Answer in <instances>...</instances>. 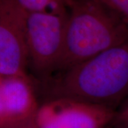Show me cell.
<instances>
[{
	"mask_svg": "<svg viewBox=\"0 0 128 128\" xmlns=\"http://www.w3.org/2000/svg\"><path fill=\"white\" fill-rule=\"evenodd\" d=\"M35 87L42 102L68 98L116 110L128 96V42L35 82Z\"/></svg>",
	"mask_w": 128,
	"mask_h": 128,
	"instance_id": "1",
	"label": "cell"
},
{
	"mask_svg": "<svg viewBox=\"0 0 128 128\" xmlns=\"http://www.w3.org/2000/svg\"><path fill=\"white\" fill-rule=\"evenodd\" d=\"M66 4L64 48L52 76L128 42V25L97 0H66Z\"/></svg>",
	"mask_w": 128,
	"mask_h": 128,
	"instance_id": "2",
	"label": "cell"
},
{
	"mask_svg": "<svg viewBox=\"0 0 128 128\" xmlns=\"http://www.w3.org/2000/svg\"><path fill=\"white\" fill-rule=\"evenodd\" d=\"M67 7L27 13L26 43L28 67L34 82L48 80L62 54L67 22Z\"/></svg>",
	"mask_w": 128,
	"mask_h": 128,
	"instance_id": "3",
	"label": "cell"
},
{
	"mask_svg": "<svg viewBox=\"0 0 128 128\" xmlns=\"http://www.w3.org/2000/svg\"><path fill=\"white\" fill-rule=\"evenodd\" d=\"M26 18L14 0H0V77L28 76Z\"/></svg>",
	"mask_w": 128,
	"mask_h": 128,
	"instance_id": "4",
	"label": "cell"
},
{
	"mask_svg": "<svg viewBox=\"0 0 128 128\" xmlns=\"http://www.w3.org/2000/svg\"><path fill=\"white\" fill-rule=\"evenodd\" d=\"M115 110L68 98L40 103L36 128H110Z\"/></svg>",
	"mask_w": 128,
	"mask_h": 128,
	"instance_id": "5",
	"label": "cell"
},
{
	"mask_svg": "<svg viewBox=\"0 0 128 128\" xmlns=\"http://www.w3.org/2000/svg\"><path fill=\"white\" fill-rule=\"evenodd\" d=\"M29 76L0 77V128L35 125L40 103Z\"/></svg>",
	"mask_w": 128,
	"mask_h": 128,
	"instance_id": "6",
	"label": "cell"
},
{
	"mask_svg": "<svg viewBox=\"0 0 128 128\" xmlns=\"http://www.w3.org/2000/svg\"><path fill=\"white\" fill-rule=\"evenodd\" d=\"M27 13L45 12L66 6V0H14Z\"/></svg>",
	"mask_w": 128,
	"mask_h": 128,
	"instance_id": "7",
	"label": "cell"
},
{
	"mask_svg": "<svg viewBox=\"0 0 128 128\" xmlns=\"http://www.w3.org/2000/svg\"><path fill=\"white\" fill-rule=\"evenodd\" d=\"M128 26V0H97Z\"/></svg>",
	"mask_w": 128,
	"mask_h": 128,
	"instance_id": "8",
	"label": "cell"
},
{
	"mask_svg": "<svg viewBox=\"0 0 128 128\" xmlns=\"http://www.w3.org/2000/svg\"><path fill=\"white\" fill-rule=\"evenodd\" d=\"M110 128H128V96L115 110Z\"/></svg>",
	"mask_w": 128,
	"mask_h": 128,
	"instance_id": "9",
	"label": "cell"
},
{
	"mask_svg": "<svg viewBox=\"0 0 128 128\" xmlns=\"http://www.w3.org/2000/svg\"><path fill=\"white\" fill-rule=\"evenodd\" d=\"M36 128V126H35V125H32V126H30V127H27V128Z\"/></svg>",
	"mask_w": 128,
	"mask_h": 128,
	"instance_id": "10",
	"label": "cell"
}]
</instances>
